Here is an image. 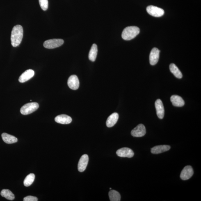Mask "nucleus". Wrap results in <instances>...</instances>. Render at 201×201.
Wrapping results in <instances>:
<instances>
[{"instance_id":"obj_3","label":"nucleus","mask_w":201,"mask_h":201,"mask_svg":"<svg viewBox=\"0 0 201 201\" xmlns=\"http://www.w3.org/2000/svg\"><path fill=\"white\" fill-rule=\"evenodd\" d=\"M38 108L39 105L37 103H27L21 108L20 112L23 115H28L36 111Z\"/></svg>"},{"instance_id":"obj_12","label":"nucleus","mask_w":201,"mask_h":201,"mask_svg":"<svg viewBox=\"0 0 201 201\" xmlns=\"http://www.w3.org/2000/svg\"><path fill=\"white\" fill-rule=\"evenodd\" d=\"M89 161L88 156L83 155L79 159L78 164V170L80 172H83L86 169Z\"/></svg>"},{"instance_id":"obj_4","label":"nucleus","mask_w":201,"mask_h":201,"mask_svg":"<svg viewBox=\"0 0 201 201\" xmlns=\"http://www.w3.org/2000/svg\"><path fill=\"white\" fill-rule=\"evenodd\" d=\"M64 41L61 39H53L46 41L43 44L44 47L49 49H54L63 45Z\"/></svg>"},{"instance_id":"obj_17","label":"nucleus","mask_w":201,"mask_h":201,"mask_svg":"<svg viewBox=\"0 0 201 201\" xmlns=\"http://www.w3.org/2000/svg\"><path fill=\"white\" fill-rule=\"evenodd\" d=\"M171 101L174 106L181 107L184 106L185 103L184 100L180 96L173 95L171 97Z\"/></svg>"},{"instance_id":"obj_26","label":"nucleus","mask_w":201,"mask_h":201,"mask_svg":"<svg viewBox=\"0 0 201 201\" xmlns=\"http://www.w3.org/2000/svg\"><path fill=\"white\" fill-rule=\"evenodd\" d=\"M110 190H111V188H110Z\"/></svg>"},{"instance_id":"obj_5","label":"nucleus","mask_w":201,"mask_h":201,"mask_svg":"<svg viewBox=\"0 0 201 201\" xmlns=\"http://www.w3.org/2000/svg\"><path fill=\"white\" fill-rule=\"evenodd\" d=\"M147 10L149 15L154 17H161L164 14V10L162 9L152 5L147 6Z\"/></svg>"},{"instance_id":"obj_25","label":"nucleus","mask_w":201,"mask_h":201,"mask_svg":"<svg viewBox=\"0 0 201 201\" xmlns=\"http://www.w3.org/2000/svg\"><path fill=\"white\" fill-rule=\"evenodd\" d=\"M24 201H37L38 199L36 197L33 196H27L24 198Z\"/></svg>"},{"instance_id":"obj_14","label":"nucleus","mask_w":201,"mask_h":201,"mask_svg":"<svg viewBox=\"0 0 201 201\" xmlns=\"http://www.w3.org/2000/svg\"><path fill=\"white\" fill-rule=\"evenodd\" d=\"M55 121L58 123L66 124L71 123L72 121L71 117L65 115H58L55 117Z\"/></svg>"},{"instance_id":"obj_19","label":"nucleus","mask_w":201,"mask_h":201,"mask_svg":"<svg viewBox=\"0 0 201 201\" xmlns=\"http://www.w3.org/2000/svg\"><path fill=\"white\" fill-rule=\"evenodd\" d=\"M98 53L97 46L95 44H94L92 46L89 53V59L92 62H94L97 58Z\"/></svg>"},{"instance_id":"obj_23","label":"nucleus","mask_w":201,"mask_h":201,"mask_svg":"<svg viewBox=\"0 0 201 201\" xmlns=\"http://www.w3.org/2000/svg\"><path fill=\"white\" fill-rule=\"evenodd\" d=\"M35 175L33 173L30 174L26 176L24 181V185L26 187H29L33 184L34 181Z\"/></svg>"},{"instance_id":"obj_8","label":"nucleus","mask_w":201,"mask_h":201,"mask_svg":"<svg viewBox=\"0 0 201 201\" xmlns=\"http://www.w3.org/2000/svg\"><path fill=\"white\" fill-rule=\"evenodd\" d=\"M194 171L191 166L188 165L184 167L180 174L181 179L183 180H187L193 176Z\"/></svg>"},{"instance_id":"obj_20","label":"nucleus","mask_w":201,"mask_h":201,"mask_svg":"<svg viewBox=\"0 0 201 201\" xmlns=\"http://www.w3.org/2000/svg\"><path fill=\"white\" fill-rule=\"evenodd\" d=\"M170 69L171 72L176 78L181 79L183 77L182 73L179 70L176 65L174 63H171L170 65Z\"/></svg>"},{"instance_id":"obj_15","label":"nucleus","mask_w":201,"mask_h":201,"mask_svg":"<svg viewBox=\"0 0 201 201\" xmlns=\"http://www.w3.org/2000/svg\"><path fill=\"white\" fill-rule=\"evenodd\" d=\"M171 148L170 146L162 145L156 146L151 149V152L153 154H157L162 153L169 150Z\"/></svg>"},{"instance_id":"obj_7","label":"nucleus","mask_w":201,"mask_h":201,"mask_svg":"<svg viewBox=\"0 0 201 201\" xmlns=\"http://www.w3.org/2000/svg\"><path fill=\"white\" fill-rule=\"evenodd\" d=\"M116 154L121 157L131 158L134 155V152L131 149L128 147H123L119 149L116 152Z\"/></svg>"},{"instance_id":"obj_1","label":"nucleus","mask_w":201,"mask_h":201,"mask_svg":"<svg viewBox=\"0 0 201 201\" xmlns=\"http://www.w3.org/2000/svg\"><path fill=\"white\" fill-rule=\"evenodd\" d=\"M23 36V30L22 26L19 25L14 26L12 29L11 34V44L14 47L18 46L22 42Z\"/></svg>"},{"instance_id":"obj_21","label":"nucleus","mask_w":201,"mask_h":201,"mask_svg":"<svg viewBox=\"0 0 201 201\" xmlns=\"http://www.w3.org/2000/svg\"><path fill=\"white\" fill-rule=\"evenodd\" d=\"M1 196L5 197L8 200H13L15 199V195L14 194L8 189H3L1 191Z\"/></svg>"},{"instance_id":"obj_10","label":"nucleus","mask_w":201,"mask_h":201,"mask_svg":"<svg viewBox=\"0 0 201 201\" xmlns=\"http://www.w3.org/2000/svg\"><path fill=\"white\" fill-rule=\"evenodd\" d=\"M67 84L71 89L77 90L79 86V80L77 76L75 75L70 76L67 81Z\"/></svg>"},{"instance_id":"obj_13","label":"nucleus","mask_w":201,"mask_h":201,"mask_svg":"<svg viewBox=\"0 0 201 201\" xmlns=\"http://www.w3.org/2000/svg\"><path fill=\"white\" fill-rule=\"evenodd\" d=\"M34 71L32 69H28L23 73L19 78L20 83H24L31 79L34 75Z\"/></svg>"},{"instance_id":"obj_16","label":"nucleus","mask_w":201,"mask_h":201,"mask_svg":"<svg viewBox=\"0 0 201 201\" xmlns=\"http://www.w3.org/2000/svg\"><path fill=\"white\" fill-rule=\"evenodd\" d=\"M119 115L118 113L112 114L108 117L106 121V125L108 127H113L117 123L118 120Z\"/></svg>"},{"instance_id":"obj_24","label":"nucleus","mask_w":201,"mask_h":201,"mask_svg":"<svg viewBox=\"0 0 201 201\" xmlns=\"http://www.w3.org/2000/svg\"><path fill=\"white\" fill-rule=\"evenodd\" d=\"M39 2L42 10H47L49 5L48 0H39Z\"/></svg>"},{"instance_id":"obj_11","label":"nucleus","mask_w":201,"mask_h":201,"mask_svg":"<svg viewBox=\"0 0 201 201\" xmlns=\"http://www.w3.org/2000/svg\"><path fill=\"white\" fill-rule=\"evenodd\" d=\"M155 106L156 114L158 118L163 119L164 116V108L162 101L160 99H158L155 103Z\"/></svg>"},{"instance_id":"obj_18","label":"nucleus","mask_w":201,"mask_h":201,"mask_svg":"<svg viewBox=\"0 0 201 201\" xmlns=\"http://www.w3.org/2000/svg\"><path fill=\"white\" fill-rule=\"evenodd\" d=\"M2 138L3 141L7 144L14 143L18 141L17 139L15 136L6 133H3L2 135Z\"/></svg>"},{"instance_id":"obj_22","label":"nucleus","mask_w":201,"mask_h":201,"mask_svg":"<svg viewBox=\"0 0 201 201\" xmlns=\"http://www.w3.org/2000/svg\"><path fill=\"white\" fill-rule=\"evenodd\" d=\"M110 200L111 201H120L121 195L118 191L115 190H111L109 192Z\"/></svg>"},{"instance_id":"obj_6","label":"nucleus","mask_w":201,"mask_h":201,"mask_svg":"<svg viewBox=\"0 0 201 201\" xmlns=\"http://www.w3.org/2000/svg\"><path fill=\"white\" fill-rule=\"evenodd\" d=\"M146 133L145 126L143 124H139L132 130L131 135L135 137H141Z\"/></svg>"},{"instance_id":"obj_9","label":"nucleus","mask_w":201,"mask_h":201,"mask_svg":"<svg viewBox=\"0 0 201 201\" xmlns=\"http://www.w3.org/2000/svg\"><path fill=\"white\" fill-rule=\"evenodd\" d=\"M160 50L156 48L152 50L149 56V61L151 65H155L158 63L159 57Z\"/></svg>"},{"instance_id":"obj_2","label":"nucleus","mask_w":201,"mask_h":201,"mask_svg":"<svg viewBox=\"0 0 201 201\" xmlns=\"http://www.w3.org/2000/svg\"><path fill=\"white\" fill-rule=\"evenodd\" d=\"M139 28L136 26H130L124 28L122 37L125 40H130L135 38L139 33Z\"/></svg>"}]
</instances>
